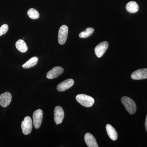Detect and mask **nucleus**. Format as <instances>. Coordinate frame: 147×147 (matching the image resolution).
<instances>
[{"label":"nucleus","mask_w":147,"mask_h":147,"mask_svg":"<svg viewBox=\"0 0 147 147\" xmlns=\"http://www.w3.org/2000/svg\"><path fill=\"white\" fill-rule=\"evenodd\" d=\"M139 8V6L135 1L129 2L126 5V10L130 13H136L138 11Z\"/></svg>","instance_id":"obj_14"},{"label":"nucleus","mask_w":147,"mask_h":147,"mask_svg":"<svg viewBox=\"0 0 147 147\" xmlns=\"http://www.w3.org/2000/svg\"><path fill=\"white\" fill-rule=\"evenodd\" d=\"M28 15L30 18L36 19L39 18V14L38 11L33 8H31L28 11Z\"/></svg>","instance_id":"obj_18"},{"label":"nucleus","mask_w":147,"mask_h":147,"mask_svg":"<svg viewBox=\"0 0 147 147\" xmlns=\"http://www.w3.org/2000/svg\"><path fill=\"white\" fill-rule=\"evenodd\" d=\"M63 71L64 69L62 67H55L47 72V78L50 79L57 78L63 73Z\"/></svg>","instance_id":"obj_9"},{"label":"nucleus","mask_w":147,"mask_h":147,"mask_svg":"<svg viewBox=\"0 0 147 147\" xmlns=\"http://www.w3.org/2000/svg\"><path fill=\"white\" fill-rule=\"evenodd\" d=\"M22 131L25 135H28L31 132L32 129V121L28 116L26 117L21 123Z\"/></svg>","instance_id":"obj_3"},{"label":"nucleus","mask_w":147,"mask_h":147,"mask_svg":"<svg viewBox=\"0 0 147 147\" xmlns=\"http://www.w3.org/2000/svg\"><path fill=\"white\" fill-rule=\"evenodd\" d=\"M84 140L88 147H98L95 138L91 133H87L85 134Z\"/></svg>","instance_id":"obj_12"},{"label":"nucleus","mask_w":147,"mask_h":147,"mask_svg":"<svg viewBox=\"0 0 147 147\" xmlns=\"http://www.w3.org/2000/svg\"><path fill=\"white\" fill-rule=\"evenodd\" d=\"M74 81L72 79H67L58 84L57 88L58 91L63 92L73 86Z\"/></svg>","instance_id":"obj_11"},{"label":"nucleus","mask_w":147,"mask_h":147,"mask_svg":"<svg viewBox=\"0 0 147 147\" xmlns=\"http://www.w3.org/2000/svg\"><path fill=\"white\" fill-rule=\"evenodd\" d=\"M108 43L107 41L100 42L96 47L94 52L98 58L101 57L106 52L108 47Z\"/></svg>","instance_id":"obj_7"},{"label":"nucleus","mask_w":147,"mask_h":147,"mask_svg":"<svg viewBox=\"0 0 147 147\" xmlns=\"http://www.w3.org/2000/svg\"><path fill=\"white\" fill-rule=\"evenodd\" d=\"M43 117V112L41 109H38L34 112L33 121L34 126L36 129H38L41 125Z\"/></svg>","instance_id":"obj_5"},{"label":"nucleus","mask_w":147,"mask_h":147,"mask_svg":"<svg viewBox=\"0 0 147 147\" xmlns=\"http://www.w3.org/2000/svg\"><path fill=\"white\" fill-rule=\"evenodd\" d=\"M76 100L83 106L90 107L94 104V99L90 96L84 94L77 95L76 97Z\"/></svg>","instance_id":"obj_2"},{"label":"nucleus","mask_w":147,"mask_h":147,"mask_svg":"<svg viewBox=\"0 0 147 147\" xmlns=\"http://www.w3.org/2000/svg\"><path fill=\"white\" fill-rule=\"evenodd\" d=\"M145 128L147 132V115L146 117V121H145Z\"/></svg>","instance_id":"obj_20"},{"label":"nucleus","mask_w":147,"mask_h":147,"mask_svg":"<svg viewBox=\"0 0 147 147\" xmlns=\"http://www.w3.org/2000/svg\"><path fill=\"white\" fill-rule=\"evenodd\" d=\"M68 28L66 25H63L60 28L58 33V42L61 45L65 43L67 38Z\"/></svg>","instance_id":"obj_4"},{"label":"nucleus","mask_w":147,"mask_h":147,"mask_svg":"<svg viewBox=\"0 0 147 147\" xmlns=\"http://www.w3.org/2000/svg\"><path fill=\"white\" fill-rule=\"evenodd\" d=\"M121 101L129 114H135L137 110V106L134 100L129 97L124 96L121 98Z\"/></svg>","instance_id":"obj_1"},{"label":"nucleus","mask_w":147,"mask_h":147,"mask_svg":"<svg viewBox=\"0 0 147 147\" xmlns=\"http://www.w3.org/2000/svg\"><path fill=\"white\" fill-rule=\"evenodd\" d=\"M94 30V29L93 28H87L85 31L82 32L79 34V36L82 38H86L92 34Z\"/></svg>","instance_id":"obj_17"},{"label":"nucleus","mask_w":147,"mask_h":147,"mask_svg":"<svg viewBox=\"0 0 147 147\" xmlns=\"http://www.w3.org/2000/svg\"><path fill=\"white\" fill-rule=\"evenodd\" d=\"M131 78L135 80L147 79V68L141 69L134 71L131 74Z\"/></svg>","instance_id":"obj_8"},{"label":"nucleus","mask_w":147,"mask_h":147,"mask_svg":"<svg viewBox=\"0 0 147 147\" xmlns=\"http://www.w3.org/2000/svg\"><path fill=\"white\" fill-rule=\"evenodd\" d=\"M11 98V95L9 92H5L0 95V105L3 108L7 107L10 104Z\"/></svg>","instance_id":"obj_10"},{"label":"nucleus","mask_w":147,"mask_h":147,"mask_svg":"<svg viewBox=\"0 0 147 147\" xmlns=\"http://www.w3.org/2000/svg\"><path fill=\"white\" fill-rule=\"evenodd\" d=\"M8 30V26L7 24H4L0 27V36L6 33Z\"/></svg>","instance_id":"obj_19"},{"label":"nucleus","mask_w":147,"mask_h":147,"mask_svg":"<svg viewBox=\"0 0 147 147\" xmlns=\"http://www.w3.org/2000/svg\"><path fill=\"white\" fill-rule=\"evenodd\" d=\"M64 117V112L61 106H57L54 110V120L56 124H59L62 122Z\"/></svg>","instance_id":"obj_6"},{"label":"nucleus","mask_w":147,"mask_h":147,"mask_svg":"<svg viewBox=\"0 0 147 147\" xmlns=\"http://www.w3.org/2000/svg\"><path fill=\"white\" fill-rule=\"evenodd\" d=\"M38 58L36 57H33L31 58L28 61H27L26 63L22 65L23 68L25 69H28L31 68L36 65L38 61Z\"/></svg>","instance_id":"obj_16"},{"label":"nucleus","mask_w":147,"mask_h":147,"mask_svg":"<svg viewBox=\"0 0 147 147\" xmlns=\"http://www.w3.org/2000/svg\"><path fill=\"white\" fill-rule=\"evenodd\" d=\"M16 46L17 50L22 53H26L28 50L26 43L22 39L17 40L16 43Z\"/></svg>","instance_id":"obj_15"},{"label":"nucleus","mask_w":147,"mask_h":147,"mask_svg":"<svg viewBox=\"0 0 147 147\" xmlns=\"http://www.w3.org/2000/svg\"><path fill=\"white\" fill-rule=\"evenodd\" d=\"M106 131L110 139L116 141L118 138V134L115 128L111 125L107 124L106 126Z\"/></svg>","instance_id":"obj_13"}]
</instances>
